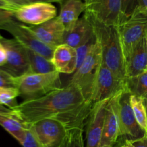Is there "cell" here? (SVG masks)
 Listing matches in <instances>:
<instances>
[{"mask_svg":"<svg viewBox=\"0 0 147 147\" xmlns=\"http://www.w3.org/2000/svg\"><path fill=\"white\" fill-rule=\"evenodd\" d=\"M95 104L91 100H85L81 104L75 109L57 115L53 118L61 121L66 129H84L88 118L90 116Z\"/></svg>","mask_w":147,"mask_h":147,"instance_id":"cell-18","label":"cell"},{"mask_svg":"<svg viewBox=\"0 0 147 147\" xmlns=\"http://www.w3.org/2000/svg\"><path fill=\"white\" fill-rule=\"evenodd\" d=\"M60 74L57 71L45 74L27 73L17 78L16 88L24 100L40 97L62 88Z\"/></svg>","mask_w":147,"mask_h":147,"instance_id":"cell-3","label":"cell"},{"mask_svg":"<svg viewBox=\"0 0 147 147\" xmlns=\"http://www.w3.org/2000/svg\"><path fill=\"white\" fill-rule=\"evenodd\" d=\"M14 14L19 22L35 26L55 18L57 9L52 3L35 2L19 7Z\"/></svg>","mask_w":147,"mask_h":147,"instance_id":"cell-11","label":"cell"},{"mask_svg":"<svg viewBox=\"0 0 147 147\" xmlns=\"http://www.w3.org/2000/svg\"><path fill=\"white\" fill-rule=\"evenodd\" d=\"M131 104L138 123L142 129L146 131V113L143 99L131 95Z\"/></svg>","mask_w":147,"mask_h":147,"instance_id":"cell-25","label":"cell"},{"mask_svg":"<svg viewBox=\"0 0 147 147\" xmlns=\"http://www.w3.org/2000/svg\"><path fill=\"white\" fill-rule=\"evenodd\" d=\"M14 11L0 9V26L16 20L14 14Z\"/></svg>","mask_w":147,"mask_h":147,"instance_id":"cell-31","label":"cell"},{"mask_svg":"<svg viewBox=\"0 0 147 147\" xmlns=\"http://www.w3.org/2000/svg\"><path fill=\"white\" fill-rule=\"evenodd\" d=\"M20 96L16 88L0 87V104L10 109H13L18 105L17 98Z\"/></svg>","mask_w":147,"mask_h":147,"instance_id":"cell-26","label":"cell"},{"mask_svg":"<svg viewBox=\"0 0 147 147\" xmlns=\"http://www.w3.org/2000/svg\"><path fill=\"white\" fill-rule=\"evenodd\" d=\"M12 111V110L3 105L0 104V113H9Z\"/></svg>","mask_w":147,"mask_h":147,"instance_id":"cell-37","label":"cell"},{"mask_svg":"<svg viewBox=\"0 0 147 147\" xmlns=\"http://www.w3.org/2000/svg\"><path fill=\"white\" fill-rule=\"evenodd\" d=\"M115 147H134V146L132 145V144L131 143V142H129V141L128 140H126L124 141V142H123V143H122L121 145H119V146H115Z\"/></svg>","mask_w":147,"mask_h":147,"instance_id":"cell-39","label":"cell"},{"mask_svg":"<svg viewBox=\"0 0 147 147\" xmlns=\"http://www.w3.org/2000/svg\"><path fill=\"white\" fill-rule=\"evenodd\" d=\"M119 94L109 100L106 109L103 135L100 147H115L120 138L119 119Z\"/></svg>","mask_w":147,"mask_h":147,"instance_id":"cell-13","label":"cell"},{"mask_svg":"<svg viewBox=\"0 0 147 147\" xmlns=\"http://www.w3.org/2000/svg\"><path fill=\"white\" fill-rule=\"evenodd\" d=\"M146 41H147V34H146Z\"/></svg>","mask_w":147,"mask_h":147,"instance_id":"cell-41","label":"cell"},{"mask_svg":"<svg viewBox=\"0 0 147 147\" xmlns=\"http://www.w3.org/2000/svg\"><path fill=\"white\" fill-rule=\"evenodd\" d=\"M0 126H2L20 144L25 140L29 128L15 116L14 111L9 113H0Z\"/></svg>","mask_w":147,"mask_h":147,"instance_id":"cell-21","label":"cell"},{"mask_svg":"<svg viewBox=\"0 0 147 147\" xmlns=\"http://www.w3.org/2000/svg\"><path fill=\"white\" fill-rule=\"evenodd\" d=\"M138 6V0H121V15L119 24L131 17Z\"/></svg>","mask_w":147,"mask_h":147,"instance_id":"cell-27","label":"cell"},{"mask_svg":"<svg viewBox=\"0 0 147 147\" xmlns=\"http://www.w3.org/2000/svg\"><path fill=\"white\" fill-rule=\"evenodd\" d=\"M137 7L147 10V0H138Z\"/></svg>","mask_w":147,"mask_h":147,"instance_id":"cell-38","label":"cell"},{"mask_svg":"<svg viewBox=\"0 0 147 147\" xmlns=\"http://www.w3.org/2000/svg\"><path fill=\"white\" fill-rule=\"evenodd\" d=\"M17 78L0 68V87L16 88Z\"/></svg>","mask_w":147,"mask_h":147,"instance_id":"cell-29","label":"cell"},{"mask_svg":"<svg viewBox=\"0 0 147 147\" xmlns=\"http://www.w3.org/2000/svg\"><path fill=\"white\" fill-rule=\"evenodd\" d=\"M84 14L88 17L93 26L96 40L101 50L102 62L108 66L117 77L125 80L126 78L125 58L118 27L116 25L106 24L93 18L87 13L84 12Z\"/></svg>","mask_w":147,"mask_h":147,"instance_id":"cell-2","label":"cell"},{"mask_svg":"<svg viewBox=\"0 0 147 147\" xmlns=\"http://www.w3.org/2000/svg\"><path fill=\"white\" fill-rule=\"evenodd\" d=\"M37 140L45 147H60L67 134L65 125L55 118H47L30 125Z\"/></svg>","mask_w":147,"mask_h":147,"instance_id":"cell-9","label":"cell"},{"mask_svg":"<svg viewBox=\"0 0 147 147\" xmlns=\"http://www.w3.org/2000/svg\"><path fill=\"white\" fill-rule=\"evenodd\" d=\"M134 147H147V134L144 137L131 142Z\"/></svg>","mask_w":147,"mask_h":147,"instance_id":"cell-33","label":"cell"},{"mask_svg":"<svg viewBox=\"0 0 147 147\" xmlns=\"http://www.w3.org/2000/svg\"><path fill=\"white\" fill-rule=\"evenodd\" d=\"M145 109H146V134H147V99H143Z\"/></svg>","mask_w":147,"mask_h":147,"instance_id":"cell-40","label":"cell"},{"mask_svg":"<svg viewBox=\"0 0 147 147\" xmlns=\"http://www.w3.org/2000/svg\"><path fill=\"white\" fill-rule=\"evenodd\" d=\"M21 145L23 147H45L37 140L30 129L27 131L25 140Z\"/></svg>","mask_w":147,"mask_h":147,"instance_id":"cell-30","label":"cell"},{"mask_svg":"<svg viewBox=\"0 0 147 147\" xmlns=\"http://www.w3.org/2000/svg\"><path fill=\"white\" fill-rule=\"evenodd\" d=\"M0 42L5 47L7 52V63L0 68L15 78L30 73L27 48L14 38H7L1 35Z\"/></svg>","mask_w":147,"mask_h":147,"instance_id":"cell-10","label":"cell"},{"mask_svg":"<svg viewBox=\"0 0 147 147\" xmlns=\"http://www.w3.org/2000/svg\"><path fill=\"white\" fill-rule=\"evenodd\" d=\"M51 61L59 73L73 74L77 70L76 50L66 44L58 45L55 48Z\"/></svg>","mask_w":147,"mask_h":147,"instance_id":"cell-19","label":"cell"},{"mask_svg":"<svg viewBox=\"0 0 147 147\" xmlns=\"http://www.w3.org/2000/svg\"><path fill=\"white\" fill-rule=\"evenodd\" d=\"M3 1H7V2L12 4V5L17 7V8L22 7V6H24L29 4L27 1V0H3Z\"/></svg>","mask_w":147,"mask_h":147,"instance_id":"cell-34","label":"cell"},{"mask_svg":"<svg viewBox=\"0 0 147 147\" xmlns=\"http://www.w3.org/2000/svg\"><path fill=\"white\" fill-rule=\"evenodd\" d=\"M84 100L80 89L69 83L40 97L24 100L11 110L29 128L35 122L75 109Z\"/></svg>","mask_w":147,"mask_h":147,"instance_id":"cell-1","label":"cell"},{"mask_svg":"<svg viewBox=\"0 0 147 147\" xmlns=\"http://www.w3.org/2000/svg\"><path fill=\"white\" fill-rule=\"evenodd\" d=\"M0 9H4L11 10V11H15L17 9V7H14L12 4L7 2L3 0H0Z\"/></svg>","mask_w":147,"mask_h":147,"instance_id":"cell-35","label":"cell"},{"mask_svg":"<svg viewBox=\"0 0 147 147\" xmlns=\"http://www.w3.org/2000/svg\"><path fill=\"white\" fill-rule=\"evenodd\" d=\"M0 30H5L11 34L16 40L24 47L36 52L48 59L52 60L55 48L41 41L28 26L18 22L16 20L0 26Z\"/></svg>","mask_w":147,"mask_h":147,"instance_id":"cell-8","label":"cell"},{"mask_svg":"<svg viewBox=\"0 0 147 147\" xmlns=\"http://www.w3.org/2000/svg\"><path fill=\"white\" fill-rule=\"evenodd\" d=\"M84 1H88V0H84Z\"/></svg>","mask_w":147,"mask_h":147,"instance_id":"cell-42","label":"cell"},{"mask_svg":"<svg viewBox=\"0 0 147 147\" xmlns=\"http://www.w3.org/2000/svg\"><path fill=\"white\" fill-rule=\"evenodd\" d=\"M65 0H27V2L29 4L31 3H35V2H46V3H53V2H57L62 4Z\"/></svg>","mask_w":147,"mask_h":147,"instance_id":"cell-36","label":"cell"},{"mask_svg":"<svg viewBox=\"0 0 147 147\" xmlns=\"http://www.w3.org/2000/svg\"><path fill=\"white\" fill-rule=\"evenodd\" d=\"M131 94L126 86L119 94V119L120 125V138L123 142L137 140L146 134L136 121L131 104Z\"/></svg>","mask_w":147,"mask_h":147,"instance_id":"cell-6","label":"cell"},{"mask_svg":"<svg viewBox=\"0 0 147 147\" xmlns=\"http://www.w3.org/2000/svg\"><path fill=\"white\" fill-rule=\"evenodd\" d=\"M95 39L93 24L83 13V15L74 24L65 30L63 44L76 49Z\"/></svg>","mask_w":147,"mask_h":147,"instance_id":"cell-15","label":"cell"},{"mask_svg":"<svg viewBox=\"0 0 147 147\" xmlns=\"http://www.w3.org/2000/svg\"><path fill=\"white\" fill-rule=\"evenodd\" d=\"M125 86L132 96L147 99V71L126 78Z\"/></svg>","mask_w":147,"mask_h":147,"instance_id":"cell-23","label":"cell"},{"mask_svg":"<svg viewBox=\"0 0 147 147\" xmlns=\"http://www.w3.org/2000/svg\"><path fill=\"white\" fill-rule=\"evenodd\" d=\"M101 63V50L97 42L81 65L76 70L70 82L80 89L85 100H90L95 79Z\"/></svg>","mask_w":147,"mask_h":147,"instance_id":"cell-5","label":"cell"},{"mask_svg":"<svg viewBox=\"0 0 147 147\" xmlns=\"http://www.w3.org/2000/svg\"><path fill=\"white\" fill-rule=\"evenodd\" d=\"M30 63V73L32 74H45L56 71L51 60L36 52L27 49Z\"/></svg>","mask_w":147,"mask_h":147,"instance_id":"cell-22","label":"cell"},{"mask_svg":"<svg viewBox=\"0 0 147 147\" xmlns=\"http://www.w3.org/2000/svg\"><path fill=\"white\" fill-rule=\"evenodd\" d=\"M86 11V4L81 0H65L62 3L60 11L57 17L67 29L80 19L82 13Z\"/></svg>","mask_w":147,"mask_h":147,"instance_id":"cell-20","label":"cell"},{"mask_svg":"<svg viewBox=\"0 0 147 147\" xmlns=\"http://www.w3.org/2000/svg\"><path fill=\"white\" fill-rule=\"evenodd\" d=\"M84 129H71L67 130V136L60 147H86L83 137Z\"/></svg>","mask_w":147,"mask_h":147,"instance_id":"cell-24","label":"cell"},{"mask_svg":"<svg viewBox=\"0 0 147 147\" xmlns=\"http://www.w3.org/2000/svg\"><path fill=\"white\" fill-rule=\"evenodd\" d=\"M110 100V99H109ZM109 100L95 104L86 123V147H100L103 135L106 109Z\"/></svg>","mask_w":147,"mask_h":147,"instance_id":"cell-14","label":"cell"},{"mask_svg":"<svg viewBox=\"0 0 147 147\" xmlns=\"http://www.w3.org/2000/svg\"><path fill=\"white\" fill-rule=\"evenodd\" d=\"M0 36H1V34H0Z\"/></svg>","mask_w":147,"mask_h":147,"instance_id":"cell-43","label":"cell"},{"mask_svg":"<svg viewBox=\"0 0 147 147\" xmlns=\"http://www.w3.org/2000/svg\"><path fill=\"white\" fill-rule=\"evenodd\" d=\"M7 61V52L5 47L0 42V67L4 66Z\"/></svg>","mask_w":147,"mask_h":147,"instance_id":"cell-32","label":"cell"},{"mask_svg":"<svg viewBox=\"0 0 147 147\" xmlns=\"http://www.w3.org/2000/svg\"><path fill=\"white\" fill-rule=\"evenodd\" d=\"M85 12L109 25L118 26L121 15V0H88Z\"/></svg>","mask_w":147,"mask_h":147,"instance_id":"cell-12","label":"cell"},{"mask_svg":"<svg viewBox=\"0 0 147 147\" xmlns=\"http://www.w3.org/2000/svg\"><path fill=\"white\" fill-rule=\"evenodd\" d=\"M126 77H134L147 71V41L142 39L125 58Z\"/></svg>","mask_w":147,"mask_h":147,"instance_id":"cell-17","label":"cell"},{"mask_svg":"<svg viewBox=\"0 0 147 147\" xmlns=\"http://www.w3.org/2000/svg\"><path fill=\"white\" fill-rule=\"evenodd\" d=\"M28 27L42 42L50 47L55 48L63 44L65 28L57 17L43 24Z\"/></svg>","mask_w":147,"mask_h":147,"instance_id":"cell-16","label":"cell"},{"mask_svg":"<svg viewBox=\"0 0 147 147\" xmlns=\"http://www.w3.org/2000/svg\"><path fill=\"white\" fill-rule=\"evenodd\" d=\"M97 42L96 38L80 47L76 48V53H77V69L81 65L82 63L85 60L88 54L90 53V50H92L95 45Z\"/></svg>","mask_w":147,"mask_h":147,"instance_id":"cell-28","label":"cell"},{"mask_svg":"<svg viewBox=\"0 0 147 147\" xmlns=\"http://www.w3.org/2000/svg\"><path fill=\"white\" fill-rule=\"evenodd\" d=\"M125 87L121 80L102 62L98 70L90 100L94 103L109 100L120 93Z\"/></svg>","mask_w":147,"mask_h":147,"instance_id":"cell-7","label":"cell"},{"mask_svg":"<svg viewBox=\"0 0 147 147\" xmlns=\"http://www.w3.org/2000/svg\"><path fill=\"white\" fill-rule=\"evenodd\" d=\"M118 27L123 56L126 58L132 49L147 34V10L137 7L130 17Z\"/></svg>","mask_w":147,"mask_h":147,"instance_id":"cell-4","label":"cell"}]
</instances>
